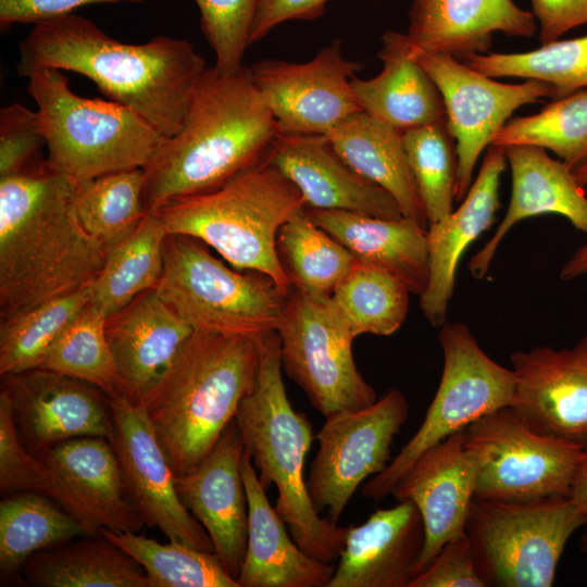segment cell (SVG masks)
I'll return each instance as SVG.
<instances>
[{
	"instance_id": "obj_1",
	"label": "cell",
	"mask_w": 587,
	"mask_h": 587,
	"mask_svg": "<svg viewBox=\"0 0 587 587\" xmlns=\"http://www.w3.org/2000/svg\"><path fill=\"white\" fill-rule=\"evenodd\" d=\"M75 185L47 159L0 177L1 321L99 276L109 247L84 228Z\"/></svg>"
},
{
	"instance_id": "obj_2",
	"label": "cell",
	"mask_w": 587,
	"mask_h": 587,
	"mask_svg": "<svg viewBox=\"0 0 587 587\" xmlns=\"http://www.w3.org/2000/svg\"><path fill=\"white\" fill-rule=\"evenodd\" d=\"M207 67L186 39L159 35L146 43H124L74 13L34 24L20 43L16 64L24 77L42 68L84 75L166 138L182 127Z\"/></svg>"
},
{
	"instance_id": "obj_3",
	"label": "cell",
	"mask_w": 587,
	"mask_h": 587,
	"mask_svg": "<svg viewBox=\"0 0 587 587\" xmlns=\"http://www.w3.org/2000/svg\"><path fill=\"white\" fill-rule=\"evenodd\" d=\"M278 134L250 66L233 75L208 66L182 127L143 167L146 211L222 186L264 160Z\"/></svg>"
},
{
	"instance_id": "obj_4",
	"label": "cell",
	"mask_w": 587,
	"mask_h": 587,
	"mask_svg": "<svg viewBox=\"0 0 587 587\" xmlns=\"http://www.w3.org/2000/svg\"><path fill=\"white\" fill-rule=\"evenodd\" d=\"M257 338L195 329L139 405L176 476L193 471L257 384Z\"/></svg>"
},
{
	"instance_id": "obj_5",
	"label": "cell",
	"mask_w": 587,
	"mask_h": 587,
	"mask_svg": "<svg viewBox=\"0 0 587 587\" xmlns=\"http://www.w3.org/2000/svg\"><path fill=\"white\" fill-rule=\"evenodd\" d=\"M257 340V384L239 403L234 421L261 485L265 490L273 484L277 488L274 509L294 540L310 557L333 563L340 557L348 526L339 527L320 516L310 499L303 472L313 440L312 424L288 399L282 376L279 336L272 330Z\"/></svg>"
},
{
	"instance_id": "obj_6",
	"label": "cell",
	"mask_w": 587,
	"mask_h": 587,
	"mask_svg": "<svg viewBox=\"0 0 587 587\" xmlns=\"http://www.w3.org/2000/svg\"><path fill=\"white\" fill-rule=\"evenodd\" d=\"M304 208L300 190L262 160L213 190L173 199L154 212L168 234L197 238L234 267L260 272L289 288L276 237Z\"/></svg>"
},
{
	"instance_id": "obj_7",
	"label": "cell",
	"mask_w": 587,
	"mask_h": 587,
	"mask_svg": "<svg viewBox=\"0 0 587 587\" xmlns=\"http://www.w3.org/2000/svg\"><path fill=\"white\" fill-rule=\"evenodd\" d=\"M27 90L37 104L48 163L75 182L143 168L166 140L132 109L74 93L61 70L33 72Z\"/></svg>"
},
{
	"instance_id": "obj_8",
	"label": "cell",
	"mask_w": 587,
	"mask_h": 587,
	"mask_svg": "<svg viewBox=\"0 0 587 587\" xmlns=\"http://www.w3.org/2000/svg\"><path fill=\"white\" fill-rule=\"evenodd\" d=\"M154 289L193 329L258 338L276 330L289 288L260 272L229 268L197 238L168 234Z\"/></svg>"
},
{
	"instance_id": "obj_9",
	"label": "cell",
	"mask_w": 587,
	"mask_h": 587,
	"mask_svg": "<svg viewBox=\"0 0 587 587\" xmlns=\"http://www.w3.org/2000/svg\"><path fill=\"white\" fill-rule=\"evenodd\" d=\"M584 524L570 496L474 499L465 533L486 587H550L569 538Z\"/></svg>"
},
{
	"instance_id": "obj_10",
	"label": "cell",
	"mask_w": 587,
	"mask_h": 587,
	"mask_svg": "<svg viewBox=\"0 0 587 587\" xmlns=\"http://www.w3.org/2000/svg\"><path fill=\"white\" fill-rule=\"evenodd\" d=\"M438 340L444 355L437 391L425 417L386 469L362 485L364 498L382 501L426 450L473 422L511 404L515 375L488 357L463 323H445Z\"/></svg>"
},
{
	"instance_id": "obj_11",
	"label": "cell",
	"mask_w": 587,
	"mask_h": 587,
	"mask_svg": "<svg viewBox=\"0 0 587 587\" xmlns=\"http://www.w3.org/2000/svg\"><path fill=\"white\" fill-rule=\"evenodd\" d=\"M282 369L325 417L366 408L377 398L357 369L355 339L332 295L290 286L280 322Z\"/></svg>"
},
{
	"instance_id": "obj_12",
	"label": "cell",
	"mask_w": 587,
	"mask_h": 587,
	"mask_svg": "<svg viewBox=\"0 0 587 587\" xmlns=\"http://www.w3.org/2000/svg\"><path fill=\"white\" fill-rule=\"evenodd\" d=\"M409 403L392 388L373 404L333 413L316 434L319 449L307 479L316 511L337 524L359 486L390 462L395 436L407 421Z\"/></svg>"
},
{
	"instance_id": "obj_13",
	"label": "cell",
	"mask_w": 587,
	"mask_h": 587,
	"mask_svg": "<svg viewBox=\"0 0 587 587\" xmlns=\"http://www.w3.org/2000/svg\"><path fill=\"white\" fill-rule=\"evenodd\" d=\"M466 437L489 450L474 495L488 501L570 496L585 447L530 430L510 407L473 422Z\"/></svg>"
},
{
	"instance_id": "obj_14",
	"label": "cell",
	"mask_w": 587,
	"mask_h": 587,
	"mask_svg": "<svg viewBox=\"0 0 587 587\" xmlns=\"http://www.w3.org/2000/svg\"><path fill=\"white\" fill-rule=\"evenodd\" d=\"M411 54L433 79L442 98L447 126L457 145L455 201H460L472 185L480 154L512 113L541 98H555V90L551 85L534 79L521 84L500 83L455 58L412 46Z\"/></svg>"
},
{
	"instance_id": "obj_15",
	"label": "cell",
	"mask_w": 587,
	"mask_h": 587,
	"mask_svg": "<svg viewBox=\"0 0 587 587\" xmlns=\"http://www.w3.org/2000/svg\"><path fill=\"white\" fill-rule=\"evenodd\" d=\"M335 39L305 63L263 60L250 66L279 134H322L362 111L351 80L361 64Z\"/></svg>"
},
{
	"instance_id": "obj_16",
	"label": "cell",
	"mask_w": 587,
	"mask_h": 587,
	"mask_svg": "<svg viewBox=\"0 0 587 587\" xmlns=\"http://www.w3.org/2000/svg\"><path fill=\"white\" fill-rule=\"evenodd\" d=\"M109 400L114 427L110 442L126 496L143 523L160 529L170 541L214 552L207 530L178 497L175 474L142 407L120 395Z\"/></svg>"
},
{
	"instance_id": "obj_17",
	"label": "cell",
	"mask_w": 587,
	"mask_h": 587,
	"mask_svg": "<svg viewBox=\"0 0 587 587\" xmlns=\"http://www.w3.org/2000/svg\"><path fill=\"white\" fill-rule=\"evenodd\" d=\"M22 445L42 457L55 445L78 437H113L109 397L83 380L43 369L2 375Z\"/></svg>"
},
{
	"instance_id": "obj_18",
	"label": "cell",
	"mask_w": 587,
	"mask_h": 587,
	"mask_svg": "<svg viewBox=\"0 0 587 587\" xmlns=\"http://www.w3.org/2000/svg\"><path fill=\"white\" fill-rule=\"evenodd\" d=\"M488 459L489 450L470 441L464 428L421 454L394 487L395 499L412 501L423 519L425 544L417 575L447 541L465 532L477 478Z\"/></svg>"
},
{
	"instance_id": "obj_19",
	"label": "cell",
	"mask_w": 587,
	"mask_h": 587,
	"mask_svg": "<svg viewBox=\"0 0 587 587\" xmlns=\"http://www.w3.org/2000/svg\"><path fill=\"white\" fill-rule=\"evenodd\" d=\"M515 389L509 405L533 432L587 444V335L573 348L536 347L510 357Z\"/></svg>"
},
{
	"instance_id": "obj_20",
	"label": "cell",
	"mask_w": 587,
	"mask_h": 587,
	"mask_svg": "<svg viewBox=\"0 0 587 587\" xmlns=\"http://www.w3.org/2000/svg\"><path fill=\"white\" fill-rule=\"evenodd\" d=\"M243 445L233 422L191 472L175 475L178 497L204 527L226 572L237 580L248 538V501L241 475Z\"/></svg>"
},
{
	"instance_id": "obj_21",
	"label": "cell",
	"mask_w": 587,
	"mask_h": 587,
	"mask_svg": "<svg viewBox=\"0 0 587 587\" xmlns=\"http://www.w3.org/2000/svg\"><path fill=\"white\" fill-rule=\"evenodd\" d=\"M264 160L301 192L305 208L403 217L395 198L348 165L322 134H278Z\"/></svg>"
},
{
	"instance_id": "obj_22",
	"label": "cell",
	"mask_w": 587,
	"mask_h": 587,
	"mask_svg": "<svg viewBox=\"0 0 587 587\" xmlns=\"http://www.w3.org/2000/svg\"><path fill=\"white\" fill-rule=\"evenodd\" d=\"M425 528L416 505L398 501L349 525L327 587H410L417 575Z\"/></svg>"
},
{
	"instance_id": "obj_23",
	"label": "cell",
	"mask_w": 587,
	"mask_h": 587,
	"mask_svg": "<svg viewBox=\"0 0 587 587\" xmlns=\"http://www.w3.org/2000/svg\"><path fill=\"white\" fill-rule=\"evenodd\" d=\"M193 330L155 289L109 316L105 334L117 373V395L140 404Z\"/></svg>"
},
{
	"instance_id": "obj_24",
	"label": "cell",
	"mask_w": 587,
	"mask_h": 587,
	"mask_svg": "<svg viewBox=\"0 0 587 587\" xmlns=\"http://www.w3.org/2000/svg\"><path fill=\"white\" fill-rule=\"evenodd\" d=\"M507 163L505 147L490 145L460 207L427 227L429 274L420 305L433 326L446 323L457 268L464 251L494 223L500 207V177Z\"/></svg>"
},
{
	"instance_id": "obj_25",
	"label": "cell",
	"mask_w": 587,
	"mask_h": 587,
	"mask_svg": "<svg viewBox=\"0 0 587 587\" xmlns=\"http://www.w3.org/2000/svg\"><path fill=\"white\" fill-rule=\"evenodd\" d=\"M505 157L511 168L510 201L494 235L469 263L472 276L478 279L487 274L499 245L520 221L558 214L587 235V195L572 168L535 146L505 147Z\"/></svg>"
},
{
	"instance_id": "obj_26",
	"label": "cell",
	"mask_w": 587,
	"mask_h": 587,
	"mask_svg": "<svg viewBox=\"0 0 587 587\" xmlns=\"http://www.w3.org/2000/svg\"><path fill=\"white\" fill-rule=\"evenodd\" d=\"M408 15L412 47L460 61L484 54L494 33L528 38L537 29L534 14L513 0H412Z\"/></svg>"
},
{
	"instance_id": "obj_27",
	"label": "cell",
	"mask_w": 587,
	"mask_h": 587,
	"mask_svg": "<svg viewBox=\"0 0 587 587\" xmlns=\"http://www.w3.org/2000/svg\"><path fill=\"white\" fill-rule=\"evenodd\" d=\"M241 475L248 501V538L239 586L327 587L335 566L310 557L289 537L245 449Z\"/></svg>"
},
{
	"instance_id": "obj_28",
	"label": "cell",
	"mask_w": 587,
	"mask_h": 587,
	"mask_svg": "<svg viewBox=\"0 0 587 587\" xmlns=\"http://www.w3.org/2000/svg\"><path fill=\"white\" fill-rule=\"evenodd\" d=\"M311 220L344 245L355 261L397 276L421 296L428 282L427 228L412 218H383L342 210L305 208Z\"/></svg>"
},
{
	"instance_id": "obj_29",
	"label": "cell",
	"mask_w": 587,
	"mask_h": 587,
	"mask_svg": "<svg viewBox=\"0 0 587 587\" xmlns=\"http://www.w3.org/2000/svg\"><path fill=\"white\" fill-rule=\"evenodd\" d=\"M378 57L383 62L378 75L351 80L362 111L401 132L446 118L441 95L412 57L405 34L385 32Z\"/></svg>"
},
{
	"instance_id": "obj_30",
	"label": "cell",
	"mask_w": 587,
	"mask_h": 587,
	"mask_svg": "<svg viewBox=\"0 0 587 587\" xmlns=\"http://www.w3.org/2000/svg\"><path fill=\"white\" fill-rule=\"evenodd\" d=\"M65 480L99 529L138 532L143 521L128 500L118 459L104 437L65 440L42 457Z\"/></svg>"
},
{
	"instance_id": "obj_31",
	"label": "cell",
	"mask_w": 587,
	"mask_h": 587,
	"mask_svg": "<svg viewBox=\"0 0 587 587\" xmlns=\"http://www.w3.org/2000/svg\"><path fill=\"white\" fill-rule=\"evenodd\" d=\"M325 136L348 165L395 198L404 217L428 227L409 167L401 130L364 111H358Z\"/></svg>"
},
{
	"instance_id": "obj_32",
	"label": "cell",
	"mask_w": 587,
	"mask_h": 587,
	"mask_svg": "<svg viewBox=\"0 0 587 587\" xmlns=\"http://www.w3.org/2000/svg\"><path fill=\"white\" fill-rule=\"evenodd\" d=\"M21 573L38 587H150L141 565L101 533L39 551Z\"/></svg>"
},
{
	"instance_id": "obj_33",
	"label": "cell",
	"mask_w": 587,
	"mask_h": 587,
	"mask_svg": "<svg viewBox=\"0 0 587 587\" xmlns=\"http://www.w3.org/2000/svg\"><path fill=\"white\" fill-rule=\"evenodd\" d=\"M168 235L157 212H147L138 227L109 248L104 265L91 284L90 303L108 317L140 294L154 289L163 272Z\"/></svg>"
},
{
	"instance_id": "obj_34",
	"label": "cell",
	"mask_w": 587,
	"mask_h": 587,
	"mask_svg": "<svg viewBox=\"0 0 587 587\" xmlns=\"http://www.w3.org/2000/svg\"><path fill=\"white\" fill-rule=\"evenodd\" d=\"M87 535V529L50 498L34 491L11 492L0 502L1 572L16 574L33 554Z\"/></svg>"
},
{
	"instance_id": "obj_35",
	"label": "cell",
	"mask_w": 587,
	"mask_h": 587,
	"mask_svg": "<svg viewBox=\"0 0 587 587\" xmlns=\"http://www.w3.org/2000/svg\"><path fill=\"white\" fill-rule=\"evenodd\" d=\"M276 251L290 286L332 295L355 263L351 252L316 225L305 208L278 230Z\"/></svg>"
},
{
	"instance_id": "obj_36",
	"label": "cell",
	"mask_w": 587,
	"mask_h": 587,
	"mask_svg": "<svg viewBox=\"0 0 587 587\" xmlns=\"http://www.w3.org/2000/svg\"><path fill=\"white\" fill-rule=\"evenodd\" d=\"M409 294L394 274L355 261L332 299L355 338L361 334L389 336L407 317Z\"/></svg>"
},
{
	"instance_id": "obj_37",
	"label": "cell",
	"mask_w": 587,
	"mask_h": 587,
	"mask_svg": "<svg viewBox=\"0 0 587 587\" xmlns=\"http://www.w3.org/2000/svg\"><path fill=\"white\" fill-rule=\"evenodd\" d=\"M143 168L76 182L75 207L84 228L109 248L129 236L147 214Z\"/></svg>"
},
{
	"instance_id": "obj_38",
	"label": "cell",
	"mask_w": 587,
	"mask_h": 587,
	"mask_svg": "<svg viewBox=\"0 0 587 587\" xmlns=\"http://www.w3.org/2000/svg\"><path fill=\"white\" fill-rule=\"evenodd\" d=\"M100 533L145 570L150 587H240L215 552L179 542L160 544L136 532Z\"/></svg>"
},
{
	"instance_id": "obj_39",
	"label": "cell",
	"mask_w": 587,
	"mask_h": 587,
	"mask_svg": "<svg viewBox=\"0 0 587 587\" xmlns=\"http://www.w3.org/2000/svg\"><path fill=\"white\" fill-rule=\"evenodd\" d=\"M90 298L91 285L1 321V376L38 367L50 346Z\"/></svg>"
},
{
	"instance_id": "obj_40",
	"label": "cell",
	"mask_w": 587,
	"mask_h": 587,
	"mask_svg": "<svg viewBox=\"0 0 587 587\" xmlns=\"http://www.w3.org/2000/svg\"><path fill=\"white\" fill-rule=\"evenodd\" d=\"M463 62L492 77H519L551 85L555 99L587 88V35L553 40L521 53L473 54Z\"/></svg>"
},
{
	"instance_id": "obj_41",
	"label": "cell",
	"mask_w": 587,
	"mask_h": 587,
	"mask_svg": "<svg viewBox=\"0 0 587 587\" xmlns=\"http://www.w3.org/2000/svg\"><path fill=\"white\" fill-rule=\"evenodd\" d=\"M491 145L550 150L573 170L587 159V88L557 98L536 114L509 120Z\"/></svg>"
},
{
	"instance_id": "obj_42",
	"label": "cell",
	"mask_w": 587,
	"mask_h": 587,
	"mask_svg": "<svg viewBox=\"0 0 587 587\" xmlns=\"http://www.w3.org/2000/svg\"><path fill=\"white\" fill-rule=\"evenodd\" d=\"M107 320L89 301L50 346L38 367L88 383L109 398L117 396V373L107 339Z\"/></svg>"
},
{
	"instance_id": "obj_43",
	"label": "cell",
	"mask_w": 587,
	"mask_h": 587,
	"mask_svg": "<svg viewBox=\"0 0 587 587\" xmlns=\"http://www.w3.org/2000/svg\"><path fill=\"white\" fill-rule=\"evenodd\" d=\"M402 139L429 225L453 211L458 175L455 140L446 118L404 130Z\"/></svg>"
},
{
	"instance_id": "obj_44",
	"label": "cell",
	"mask_w": 587,
	"mask_h": 587,
	"mask_svg": "<svg viewBox=\"0 0 587 587\" xmlns=\"http://www.w3.org/2000/svg\"><path fill=\"white\" fill-rule=\"evenodd\" d=\"M0 489L4 495L34 491L74 516L89 533H100L86 509L61 475L42 458L22 445L4 394L0 392Z\"/></svg>"
},
{
	"instance_id": "obj_45",
	"label": "cell",
	"mask_w": 587,
	"mask_h": 587,
	"mask_svg": "<svg viewBox=\"0 0 587 587\" xmlns=\"http://www.w3.org/2000/svg\"><path fill=\"white\" fill-rule=\"evenodd\" d=\"M201 29L215 53L220 74L233 75L242 65L259 0H195Z\"/></svg>"
},
{
	"instance_id": "obj_46",
	"label": "cell",
	"mask_w": 587,
	"mask_h": 587,
	"mask_svg": "<svg viewBox=\"0 0 587 587\" xmlns=\"http://www.w3.org/2000/svg\"><path fill=\"white\" fill-rule=\"evenodd\" d=\"M45 146L37 111L21 103L0 110V177L20 173L43 160Z\"/></svg>"
},
{
	"instance_id": "obj_47",
	"label": "cell",
	"mask_w": 587,
	"mask_h": 587,
	"mask_svg": "<svg viewBox=\"0 0 587 587\" xmlns=\"http://www.w3.org/2000/svg\"><path fill=\"white\" fill-rule=\"evenodd\" d=\"M410 587H486L477 573L466 533L447 541Z\"/></svg>"
},
{
	"instance_id": "obj_48",
	"label": "cell",
	"mask_w": 587,
	"mask_h": 587,
	"mask_svg": "<svg viewBox=\"0 0 587 587\" xmlns=\"http://www.w3.org/2000/svg\"><path fill=\"white\" fill-rule=\"evenodd\" d=\"M145 0H0V29L13 24H37L72 14L74 10L101 3H140Z\"/></svg>"
},
{
	"instance_id": "obj_49",
	"label": "cell",
	"mask_w": 587,
	"mask_h": 587,
	"mask_svg": "<svg viewBox=\"0 0 587 587\" xmlns=\"http://www.w3.org/2000/svg\"><path fill=\"white\" fill-rule=\"evenodd\" d=\"M329 0H259L249 35V46L261 40L277 25L320 17Z\"/></svg>"
},
{
	"instance_id": "obj_50",
	"label": "cell",
	"mask_w": 587,
	"mask_h": 587,
	"mask_svg": "<svg viewBox=\"0 0 587 587\" xmlns=\"http://www.w3.org/2000/svg\"><path fill=\"white\" fill-rule=\"evenodd\" d=\"M539 22V40L547 43L587 24V0H529Z\"/></svg>"
},
{
	"instance_id": "obj_51",
	"label": "cell",
	"mask_w": 587,
	"mask_h": 587,
	"mask_svg": "<svg viewBox=\"0 0 587 587\" xmlns=\"http://www.w3.org/2000/svg\"><path fill=\"white\" fill-rule=\"evenodd\" d=\"M570 497L585 515L580 550L587 552V444L584 447V453L571 486Z\"/></svg>"
},
{
	"instance_id": "obj_52",
	"label": "cell",
	"mask_w": 587,
	"mask_h": 587,
	"mask_svg": "<svg viewBox=\"0 0 587 587\" xmlns=\"http://www.w3.org/2000/svg\"><path fill=\"white\" fill-rule=\"evenodd\" d=\"M587 275V242L582 246L563 265L560 277L563 280Z\"/></svg>"
},
{
	"instance_id": "obj_53",
	"label": "cell",
	"mask_w": 587,
	"mask_h": 587,
	"mask_svg": "<svg viewBox=\"0 0 587 587\" xmlns=\"http://www.w3.org/2000/svg\"><path fill=\"white\" fill-rule=\"evenodd\" d=\"M573 174L576 177L577 182L586 187L587 186V159L579 163L577 166H575L573 170Z\"/></svg>"
}]
</instances>
